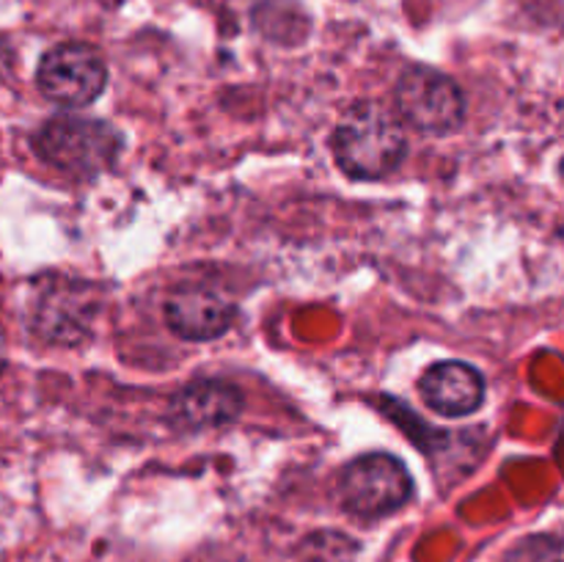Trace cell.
Segmentation results:
<instances>
[{"mask_svg":"<svg viewBox=\"0 0 564 562\" xmlns=\"http://www.w3.org/2000/svg\"><path fill=\"white\" fill-rule=\"evenodd\" d=\"M334 158L352 180H383L408 158V132L394 108L358 102L334 132Z\"/></svg>","mask_w":564,"mask_h":562,"instance_id":"1","label":"cell"},{"mask_svg":"<svg viewBox=\"0 0 564 562\" xmlns=\"http://www.w3.org/2000/svg\"><path fill=\"white\" fill-rule=\"evenodd\" d=\"M124 138L113 125L91 116L58 114L44 121L33 136L39 158L77 180L102 174L119 158Z\"/></svg>","mask_w":564,"mask_h":562,"instance_id":"2","label":"cell"},{"mask_svg":"<svg viewBox=\"0 0 564 562\" xmlns=\"http://www.w3.org/2000/svg\"><path fill=\"white\" fill-rule=\"evenodd\" d=\"M394 114L424 136H449L466 119L460 86L433 66H411L394 88Z\"/></svg>","mask_w":564,"mask_h":562,"instance_id":"3","label":"cell"},{"mask_svg":"<svg viewBox=\"0 0 564 562\" xmlns=\"http://www.w3.org/2000/svg\"><path fill=\"white\" fill-rule=\"evenodd\" d=\"M339 496L352 516L380 518L411 499L413 479L400 457L372 452L347 463L339 477Z\"/></svg>","mask_w":564,"mask_h":562,"instance_id":"4","label":"cell"},{"mask_svg":"<svg viewBox=\"0 0 564 562\" xmlns=\"http://www.w3.org/2000/svg\"><path fill=\"white\" fill-rule=\"evenodd\" d=\"M108 83V64L91 44L64 42L42 55L36 69V86L53 102L80 108L94 102Z\"/></svg>","mask_w":564,"mask_h":562,"instance_id":"5","label":"cell"},{"mask_svg":"<svg viewBox=\"0 0 564 562\" xmlns=\"http://www.w3.org/2000/svg\"><path fill=\"white\" fill-rule=\"evenodd\" d=\"M99 295L86 281H50L33 301L31 331L47 345H80L91 336Z\"/></svg>","mask_w":564,"mask_h":562,"instance_id":"6","label":"cell"},{"mask_svg":"<svg viewBox=\"0 0 564 562\" xmlns=\"http://www.w3.org/2000/svg\"><path fill=\"white\" fill-rule=\"evenodd\" d=\"M235 303L207 287H182L165 301V323L180 339L209 342L235 323Z\"/></svg>","mask_w":564,"mask_h":562,"instance_id":"7","label":"cell"},{"mask_svg":"<svg viewBox=\"0 0 564 562\" xmlns=\"http://www.w3.org/2000/svg\"><path fill=\"white\" fill-rule=\"evenodd\" d=\"M246 408V397L229 380L204 378L187 383L180 395L171 400V422L180 430H209L224 428L240 419Z\"/></svg>","mask_w":564,"mask_h":562,"instance_id":"8","label":"cell"},{"mask_svg":"<svg viewBox=\"0 0 564 562\" xmlns=\"http://www.w3.org/2000/svg\"><path fill=\"white\" fill-rule=\"evenodd\" d=\"M419 391L444 417H468L485 402V378L466 361H438L422 375Z\"/></svg>","mask_w":564,"mask_h":562,"instance_id":"9","label":"cell"},{"mask_svg":"<svg viewBox=\"0 0 564 562\" xmlns=\"http://www.w3.org/2000/svg\"><path fill=\"white\" fill-rule=\"evenodd\" d=\"M356 551L358 545L339 532H317L303 545L306 562H352Z\"/></svg>","mask_w":564,"mask_h":562,"instance_id":"10","label":"cell"},{"mask_svg":"<svg viewBox=\"0 0 564 562\" xmlns=\"http://www.w3.org/2000/svg\"><path fill=\"white\" fill-rule=\"evenodd\" d=\"M516 562H564V538L538 534L518 549Z\"/></svg>","mask_w":564,"mask_h":562,"instance_id":"11","label":"cell"},{"mask_svg":"<svg viewBox=\"0 0 564 562\" xmlns=\"http://www.w3.org/2000/svg\"><path fill=\"white\" fill-rule=\"evenodd\" d=\"M11 69H14V47L9 44V39L0 36V80H6Z\"/></svg>","mask_w":564,"mask_h":562,"instance_id":"12","label":"cell"},{"mask_svg":"<svg viewBox=\"0 0 564 562\" xmlns=\"http://www.w3.org/2000/svg\"><path fill=\"white\" fill-rule=\"evenodd\" d=\"M3 369H6V358L0 356V375H3Z\"/></svg>","mask_w":564,"mask_h":562,"instance_id":"13","label":"cell"},{"mask_svg":"<svg viewBox=\"0 0 564 562\" xmlns=\"http://www.w3.org/2000/svg\"><path fill=\"white\" fill-rule=\"evenodd\" d=\"M562 176H564V160H562Z\"/></svg>","mask_w":564,"mask_h":562,"instance_id":"14","label":"cell"}]
</instances>
